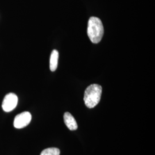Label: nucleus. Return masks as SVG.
I'll list each match as a JSON object with an SVG mask.
<instances>
[{"label":"nucleus","instance_id":"1","mask_svg":"<svg viewBox=\"0 0 155 155\" xmlns=\"http://www.w3.org/2000/svg\"><path fill=\"white\" fill-rule=\"evenodd\" d=\"M104 29L102 22L99 18L91 17L88 21L87 35L91 41L97 44L103 37Z\"/></svg>","mask_w":155,"mask_h":155},{"label":"nucleus","instance_id":"2","mask_svg":"<svg viewBox=\"0 0 155 155\" xmlns=\"http://www.w3.org/2000/svg\"><path fill=\"white\" fill-rule=\"evenodd\" d=\"M102 89L97 84L90 85L86 89L84 94V102L86 106L90 109L93 108L100 102Z\"/></svg>","mask_w":155,"mask_h":155},{"label":"nucleus","instance_id":"3","mask_svg":"<svg viewBox=\"0 0 155 155\" xmlns=\"http://www.w3.org/2000/svg\"><path fill=\"white\" fill-rule=\"evenodd\" d=\"M32 116L28 111H24L15 117L13 125L17 129H21L27 127L31 122Z\"/></svg>","mask_w":155,"mask_h":155},{"label":"nucleus","instance_id":"4","mask_svg":"<svg viewBox=\"0 0 155 155\" xmlns=\"http://www.w3.org/2000/svg\"><path fill=\"white\" fill-rule=\"evenodd\" d=\"M18 103V97L14 93H9L6 95L4 98L2 107V109L6 112H10L13 110Z\"/></svg>","mask_w":155,"mask_h":155},{"label":"nucleus","instance_id":"5","mask_svg":"<svg viewBox=\"0 0 155 155\" xmlns=\"http://www.w3.org/2000/svg\"><path fill=\"white\" fill-rule=\"evenodd\" d=\"M64 121L67 127L70 130H75L77 129L78 125L76 120L70 113L66 112L64 113Z\"/></svg>","mask_w":155,"mask_h":155},{"label":"nucleus","instance_id":"6","mask_svg":"<svg viewBox=\"0 0 155 155\" xmlns=\"http://www.w3.org/2000/svg\"><path fill=\"white\" fill-rule=\"evenodd\" d=\"M59 52L57 50H53L50 56V68L51 71H55L58 67Z\"/></svg>","mask_w":155,"mask_h":155},{"label":"nucleus","instance_id":"7","mask_svg":"<svg viewBox=\"0 0 155 155\" xmlns=\"http://www.w3.org/2000/svg\"><path fill=\"white\" fill-rule=\"evenodd\" d=\"M60 150L57 148H49L43 150L40 155H60Z\"/></svg>","mask_w":155,"mask_h":155}]
</instances>
